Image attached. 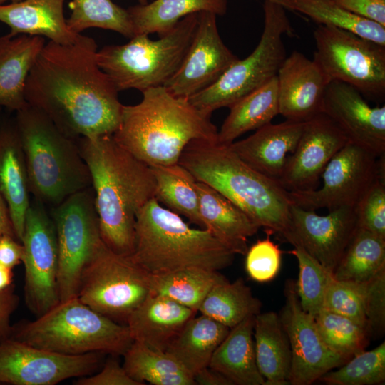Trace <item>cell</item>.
Instances as JSON below:
<instances>
[{"label": "cell", "instance_id": "1", "mask_svg": "<svg viewBox=\"0 0 385 385\" xmlns=\"http://www.w3.org/2000/svg\"><path fill=\"white\" fill-rule=\"evenodd\" d=\"M97 44L81 35L73 43H45L26 81L27 103L76 140L113 134L121 117L118 91L99 68Z\"/></svg>", "mask_w": 385, "mask_h": 385}, {"label": "cell", "instance_id": "2", "mask_svg": "<svg viewBox=\"0 0 385 385\" xmlns=\"http://www.w3.org/2000/svg\"><path fill=\"white\" fill-rule=\"evenodd\" d=\"M76 140L90 173L102 240L113 252L130 257L136 215L155 197L152 170L111 134Z\"/></svg>", "mask_w": 385, "mask_h": 385}, {"label": "cell", "instance_id": "3", "mask_svg": "<svg viewBox=\"0 0 385 385\" xmlns=\"http://www.w3.org/2000/svg\"><path fill=\"white\" fill-rule=\"evenodd\" d=\"M141 101L123 106L114 140L149 166L178 163L195 140H217L211 115L188 98L171 94L165 86L146 89Z\"/></svg>", "mask_w": 385, "mask_h": 385}, {"label": "cell", "instance_id": "4", "mask_svg": "<svg viewBox=\"0 0 385 385\" xmlns=\"http://www.w3.org/2000/svg\"><path fill=\"white\" fill-rule=\"evenodd\" d=\"M178 163L238 206L260 228L279 236L288 229L292 204L280 183L257 171L228 145L217 140H195Z\"/></svg>", "mask_w": 385, "mask_h": 385}, {"label": "cell", "instance_id": "5", "mask_svg": "<svg viewBox=\"0 0 385 385\" xmlns=\"http://www.w3.org/2000/svg\"><path fill=\"white\" fill-rule=\"evenodd\" d=\"M235 255L207 230L190 227L155 197L136 215L130 257L150 274L188 267L219 271L230 266Z\"/></svg>", "mask_w": 385, "mask_h": 385}, {"label": "cell", "instance_id": "6", "mask_svg": "<svg viewBox=\"0 0 385 385\" xmlns=\"http://www.w3.org/2000/svg\"><path fill=\"white\" fill-rule=\"evenodd\" d=\"M34 199L52 207L91 187L76 140L66 135L40 110L27 105L14 118Z\"/></svg>", "mask_w": 385, "mask_h": 385}, {"label": "cell", "instance_id": "7", "mask_svg": "<svg viewBox=\"0 0 385 385\" xmlns=\"http://www.w3.org/2000/svg\"><path fill=\"white\" fill-rule=\"evenodd\" d=\"M10 338L64 355L123 356L133 342L128 327L97 312L78 297L59 301L32 321L13 325Z\"/></svg>", "mask_w": 385, "mask_h": 385}, {"label": "cell", "instance_id": "8", "mask_svg": "<svg viewBox=\"0 0 385 385\" xmlns=\"http://www.w3.org/2000/svg\"><path fill=\"white\" fill-rule=\"evenodd\" d=\"M197 20L198 14L186 16L155 41L142 34L125 44L106 46L96 52L98 66L118 92L164 86L181 65Z\"/></svg>", "mask_w": 385, "mask_h": 385}, {"label": "cell", "instance_id": "9", "mask_svg": "<svg viewBox=\"0 0 385 385\" xmlns=\"http://www.w3.org/2000/svg\"><path fill=\"white\" fill-rule=\"evenodd\" d=\"M285 9L265 0L264 29L257 46L247 57L234 62L212 85L188 98L194 106L211 115L217 109L229 108L277 76L287 57L282 36L293 32Z\"/></svg>", "mask_w": 385, "mask_h": 385}, {"label": "cell", "instance_id": "10", "mask_svg": "<svg viewBox=\"0 0 385 385\" xmlns=\"http://www.w3.org/2000/svg\"><path fill=\"white\" fill-rule=\"evenodd\" d=\"M150 276L130 257L103 243L82 270L77 297L97 312L125 324L151 294Z\"/></svg>", "mask_w": 385, "mask_h": 385}, {"label": "cell", "instance_id": "11", "mask_svg": "<svg viewBox=\"0 0 385 385\" xmlns=\"http://www.w3.org/2000/svg\"><path fill=\"white\" fill-rule=\"evenodd\" d=\"M313 59L330 81L349 84L372 99L385 95V46L351 31L320 24Z\"/></svg>", "mask_w": 385, "mask_h": 385}, {"label": "cell", "instance_id": "12", "mask_svg": "<svg viewBox=\"0 0 385 385\" xmlns=\"http://www.w3.org/2000/svg\"><path fill=\"white\" fill-rule=\"evenodd\" d=\"M58 252L59 301L76 297L86 263L104 243L91 187L78 191L52 207Z\"/></svg>", "mask_w": 385, "mask_h": 385}, {"label": "cell", "instance_id": "13", "mask_svg": "<svg viewBox=\"0 0 385 385\" xmlns=\"http://www.w3.org/2000/svg\"><path fill=\"white\" fill-rule=\"evenodd\" d=\"M384 155L378 157L348 142L324 170L322 187L309 191L289 192L291 200L300 207L312 210L354 208L375 180L385 177Z\"/></svg>", "mask_w": 385, "mask_h": 385}, {"label": "cell", "instance_id": "14", "mask_svg": "<svg viewBox=\"0 0 385 385\" xmlns=\"http://www.w3.org/2000/svg\"><path fill=\"white\" fill-rule=\"evenodd\" d=\"M45 206L35 199L31 201L21 240L24 247L25 303L36 317L59 302L56 235Z\"/></svg>", "mask_w": 385, "mask_h": 385}, {"label": "cell", "instance_id": "15", "mask_svg": "<svg viewBox=\"0 0 385 385\" xmlns=\"http://www.w3.org/2000/svg\"><path fill=\"white\" fill-rule=\"evenodd\" d=\"M103 353L64 355L9 338L0 342V384L55 385L96 372Z\"/></svg>", "mask_w": 385, "mask_h": 385}, {"label": "cell", "instance_id": "16", "mask_svg": "<svg viewBox=\"0 0 385 385\" xmlns=\"http://www.w3.org/2000/svg\"><path fill=\"white\" fill-rule=\"evenodd\" d=\"M284 291L285 303L279 315L291 349L289 384L309 385L349 359L334 352L324 344L314 318L300 305L296 283L288 281Z\"/></svg>", "mask_w": 385, "mask_h": 385}, {"label": "cell", "instance_id": "17", "mask_svg": "<svg viewBox=\"0 0 385 385\" xmlns=\"http://www.w3.org/2000/svg\"><path fill=\"white\" fill-rule=\"evenodd\" d=\"M357 229L353 207H339L319 215L292 202L288 229L280 237L302 247L333 274Z\"/></svg>", "mask_w": 385, "mask_h": 385}, {"label": "cell", "instance_id": "18", "mask_svg": "<svg viewBox=\"0 0 385 385\" xmlns=\"http://www.w3.org/2000/svg\"><path fill=\"white\" fill-rule=\"evenodd\" d=\"M237 59L220 36L216 15L200 12L183 62L164 86L175 96L189 98L216 82Z\"/></svg>", "mask_w": 385, "mask_h": 385}, {"label": "cell", "instance_id": "19", "mask_svg": "<svg viewBox=\"0 0 385 385\" xmlns=\"http://www.w3.org/2000/svg\"><path fill=\"white\" fill-rule=\"evenodd\" d=\"M348 142L344 133L327 115L319 113L313 116L305 121L279 182L289 192L317 188L328 163Z\"/></svg>", "mask_w": 385, "mask_h": 385}, {"label": "cell", "instance_id": "20", "mask_svg": "<svg viewBox=\"0 0 385 385\" xmlns=\"http://www.w3.org/2000/svg\"><path fill=\"white\" fill-rule=\"evenodd\" d=\"M321 113L344 133L349 142L379 157L385 155V106L371 107L351 86L332 81L322 100Z\"/></svg>", "mask_w": 385, "mask_h": 385}, {"label": "cell", "instance_id": "21", "mask_svg": "<svg viewBox=\"0 0 385 385\" xmlns=\"http://www.w3.org/2000/svg\"><path fill=\"white\" fill-rule=\"evenodd\" d=\"M277 78L279 114L286 120L306 121L321 113L330 81L314 59L293 51L283 61Z\"/></svg>", "mask_w": 385, "mask_h": 385}, {"label": "cell", "instance_id": "22", "mask_svg": "<svg viewBox=\"0 0 385 385\" xmlns=\"http://www.w3.org/2000/svg\"><path fill=\"white\" fill-rule=\"evenodd\" d=\"M304 123L290 120L277 124L270 123L228 146L250 167L279 181L289 154L296 148Z\"/></svg>", "mask_w": 385, "mask_h": 385}, {"label": "cell", "instance_id": "23", "mask_svg": "<svg viewBox=\"0 0 385 385\" xmlns=\"http://www.w3.org/2000/svg\"><path fill=\"white\" fill-rule=\"evenodd\" d=\"M0 191L21 242L31 200L26 165L14 118L0 120Z\"/></svg>", "mask_w": 385, "mask_h": 385}, {"label": "cell", "instance_id": "24", "mask_svg": "<svg viewBox=\"0 0 385 385\" xmlns=\"http://www.w3.org/2000/svg\"><path fill=\"white\" fill-rule=\"evenodd\" d=\"M197 312L169 298L150 294L128 317L133 341L165 351L184 325Z\"/></svg>", "mask_w": 385, "mask_h": 385}, {"label": "cell", "instance_id": "25", "mask_svg": "<svg viewBox=\"0 0 385 385\" xmlns=\"http://www.w3.org/2000/svg\"><path fill=\"white\" fill-rule=\"evenodd\" d=\"M64 0H22L0 5V21L13 36L49 38L59 44L74 43L81 36L70 29L63 15Z\"/></svg>", "mask_w": 385, "mask_h": 385}, {"label": "cell", "instance_id": "26", "mask_svg": "<svg viewBox=\"0 0 385 385\" xmlns=\"http://www.w3.org/2000/svg\"><path fill=\"white\" fill-rule=\"evenodd\" d=\"M197 188L203 228L235 255H245L248 238L260 227L238 206L210 185L197 181Z\"/></svg>", "mask_w": 385, "mask_h": 385}, {"label": "cell", "instance_id": "27", "mask_svg": "<svg viewBox=\"0 0 385 385\" xmlns=\"http://www.w3.org/2000/svg\"><path fill=\"white\" fill-rule=\"evenodd\" d=\"M45 43L38 36H0V107L16 113L28 105L26 81Z\"/></svg>", "mask_w": 385, "mask_h": 385}, {"label": "cell", "instance_id": "28", "mask_svg": "<svg viewBox=\"0 0 385 385\" xmlns=\"http://www.w3.org/2000/svg\"><path fill=\"white\" fill-rule=\"evenodd\" d=\"M255 317H247L230 329L213 353L208 366L227 378L232 384L265 385L255 358Z\"/></svg>", "mask_w": 385, "mask_h": 385}, {"label": "cell", "instance_id": "29", "mask_svg": "<svg viewBox=\"0 0 385 385\" xmlns=\"http://www.w3.org/2000/svg\"><path fill=\"white\" fill-rule=\"evenodd\" d=\"M253 338L256 362L265 385H287L292 354L279 315L260 312L255 317Z\"/></svg>", "mask_w": 385, "mask_h": 385}, {"label": "cell", "instance_id": "30", "mask_svg": "<svg viewBox=\"0 0 385 385\" xmlns=\"http://www.w3.org/2000/svg\"><path fill=\"white\" fill-rule=\"evenodd\" d=\"M229 108L230 113L217 136V141L225 145H230L247 132L270 123L279 114L277 76Z\"/></svg>", "mask_w": 385, "mask_h": 385}, {"label": "cell", "instance_id": "31", "mask_svg": "<svg viewBox=\"0 0 385 385\" xmlns=\"http://www.w3.org/2000/svg\"><path fill=\"white\" fill-rule=\"evenodd\" d=\"M230 329L207 316L195 315L184 325L165 351L193 376L209 366L213 353Z\"/></svg>", "mask_w": 385, "mask_h": 385}, {"label": "cell", "instance_id": "32", "mask_svg": "<svg viewBox=\"0 0 385 385\" xmlns=\"http://www.w3.org/2000/svg\"><path fill=\"white\" fill-rule=\"evenodd\" d=\"M227 0H154L127 9L137 34H158L163 36L183 18L192 14L207 11L224 15Z\"/></svg>", "mask_w": 385, "mask_h": 385}, {"label": "cell", "instance_id": "33", "mask_svg": "<svg viewBox=\"0 0 385 385\" xmlns=\"http://www.w3.org/2000/svg\"><path fill=\"white\" fill-rule=\"evenodd\" d=\"M123 366L141 385H195L193 376L170 354L133 341L125 354Z\"/></svg>", "mask_w": 385, "mask_h": 385}, {"label": "cell", "instance_id": "34", "mask_svg": "<svg viewBox=\"0 0 385 385\" xmlns=\"http://www.w3.org/2000/svg\"><path fill=\"white\" fill-rule=\"evenodd\" d=\"M155 180V198L170 210L203 228L199 212L197 180L179 163L150 166Z\"/></svg>", "mask_w": 385, "mask_h": 385}, {"label": "cell", "instance_id": "35", "mask_svg": "<svg viewBox=\"0 0 385 385\" xmlns=\"http://www.w3.org/2000/svg\"><path fill=\"white\" fill-rule=\"evenodd\" d=\"M225 279L217 270L188 267L160 274H150V292L169 298L198 312L211 289Z\"/></svg>", "mask_w": 385, "mask_h": 385}, {"label": "cell", "instance_id": "36", "mask_svg": "<svg viewBox=\"0 0 385 385\" xmlns=\"http://www.w3.org/2000/svg\"><path fill=\"white\" fill-rule=\"evenodd\" d=\"M261 306L242 278L233 282L226 279L211 289L198 312L231 329L247 317L259 314Z\"/></svg>", "mask_w": 385, "mask_h": 385}, {"label": "cell", "instance_id": "37", "mask_svg": "<svg viewBox=\"0 0 385 385\" xmlns=\"http://www.w3.org/2000/svg\"><path fill=\"white\" fill-rule=\"evenodd\" d=\"M385 267V239L358 228L333 272L335 279L363 283Z\"/></svg>", "mask_w": 385, "mask_h": 385}, {"label": "cell", "instance_id": "38", "mask_svg": "<svg viewBox=\"0 0 385 385\" xmlns=\"http://www.w3.org/2000/svg\"><path fill=\"white\" fill-rule=\"evenodd\" d=\"M286 9L302 13L319 24L344 29L385 46V26L356 15L335 0H286Z\"/></svg>", "mask_w": 385, "mask_h": 385}, {"label": "cell", "instance_id": "39", "mask_svg": "<svg viewBox=\"0 0 385 385\" xmlns=\"http://www.w3.org/2000/svg\"><path fill=\"white\" fill-rule=\"evenodd\" d=\"M66 24L77 34L89 28L113 31L132 38L134 31L127 11L111 0H71Z\"/></svg>", "mask_w": 385, "mask_h": 385}, {"label": "cell", "instance_id": "40", "mask_svg": "<svg viewBox=\"0 0 385 385\" xmlns=\"http://www.w3.org/2000/svg\"><path fill=\"white\" fill-rule=\"evenodd\" d=\"M314 318L323 342L334 352L351 359L365 350L370 337L366 327L324 309Z\"/></svg>", "mask_w": 385, "mask_h": 385}, {"label": "cell", "instance_id": "41", "mask_svg": "<svg viewBox=\"0 0 385 385\" xmlns=\"http://www.w3.org/2000/svg\"><path fill=\"white\" fill-rule=\"evenodd\" d=\"M336 371L317 381L329 385H376L385 381V342L349 359Z\"/></svg>", "mask_w": 385, "mask_h": 385}, {"label": "cell", "instance_id": "42", "mask_svg": "<svg viewBox=\"0 0 385 385\" xmlns=\"http://www.w3.org/2000/svg\"><path fill=\"white\" fill-rule=\"evenodd\" d=\"M299 265L297 292L302 309L314 317L322 309L327 288L333 274L323 267L302 247L294 245L288 252Z\"/></svg>", "mask_w": 385, "mask_h": 385}, {"label": "cell", "instance_id": "43", "mask_svg": "<svg viewBox=\"0 0 385 385\" xmlns=\"http://www.w3.org/2000/svg\"><path fill=\"white\" fill-rule=\"evenodd\" d=\"M323 309L346 317L367 328L362 283L333 277L325 292Z\"/></svg>", "mask_w": 385, "mask_h": 385}, {"label": "cell", "instance_id": "44", "mask_svg": "<svg viewBox=\"0 0 385 385\" xmlns=\"http://www.w3.org/2000/svg\"><path fill=\"white\" fill-rule=\"evenodd\" d=\"M354 210L358 228L385 239V177L375 180Z\"/></svg>", "mask_w": 385, "mask_h": 385}, {"label": "cell", "instance_id": "45", "mask_svg": "<svg viewBox=\"0 0 385 385\" xmlns=\"http://www.w3.org/2000/svg\"><path fill=\"white\" fill-rule=\"evenodd\" d=\"M270 233L265 239L259 240L248 248L245 255V270L252 280L266 282L278 274L282 260V251L271 240Z\"/></svg>", "mask_w": 385, "mask_h": 385}, {"label": "cell", "instance_id": "46", "mask_svg": "<svg viewBox=\"0 0 385 385\" xmlns=\"http://www.w3.org/2000/svg\"><path fill=\"white\" fill-rule=\"evenodd\" d=\"M364 312L371 336L381 335L385 329V267L362 283Z\"/></svg>", "mask_w": 385, "mask_h": 385}, {"label": "cell", "instance_id": "47", "mask_svg": "<svg viewBox=\"0 0 385 385\" xmlns=\"http://www.w3.org/2000/svg\"><path fill=\"white\" fill-rule=\"evenodd\" d=\"M76 385H141L131 378L123 365L113 358L107 360L98 372L78 378Z\"/></svg>", "mask_w": 385, "mask_h": 385}, {"label": "cell", "instance_id": "48", "mask_svg": "<svg viewBox=\"0 0 385 385\" xmlns=\"http://www.w3.org/2000/svg\"><path fill=\"white\" fill-rule=\"evenodd\" d=\"M340 6L362 18L385 26V0H335Z\"/></svg>", "mask_w": 385, "mask_h": 385}, {"label": "cell", "instance_id": "49", "mask_svg": "<svg viewBox=\"0 0 385 385\" xmlns=\"http://www.w3.org/2000/svg\"><path fill=\"white\" fill-rule=\"evenodd\" d=\"M19 297L13 283L0 292V342L10 338L13 325L11 317L18 307Z\"/></svg>", "mask_w": 385, "mask_h": 385}, {"label": "cell", "instance_id": "50", "mask_svg": "<svg viewBox=\"0 0 385 385\" xmlns=\"http://www.w3.org/2000/svg\"><path fill=\"white\" fill-rule=\"evenodd\" d=\"M24 247L18 239L11 235L0 236V265L11 269L22 263Z\"/></svg>", "mask_w": 385, "mask_h": 385}, {"label": "cell", "instance_id": "51", "mask_svg": "<svg viewBox=\"0 0 385 385\" xmlns=\"http://www.w3.org/2000/svg\"><path fill=\"white\" fill-rule=\"evenodd\" d=\"M195 384L200 385H233L222 374L207 366L193 376Z\"/></svg>", "mask_w": 385, "mask_h": 385}, {"label": "cell", "instance_id": "52", "mask_svg": "<svg viewBox=\"0 0 385 385\" xmlns=\"http://www.w3.org/2000/svg\"><path fill=\"white\" fill-rule=\"evenodd\" d=\"M2 235L16 237L7 203L0 191V236Z\"/></svg>", "mask_w": 385, "mask_h": 385}, {"label": "cell", "instance_id": "53", "mask_svg": "<svg viewBox=\"0 0 385 385\" xmlns=\"http://www.w3.org/2000/svg\"><path fill=\"white\" fill-rule=\"evenodd\" d=\"M14 281L12 269L0 265V292L6 289Z\"/></svg>", "mask_w": 385, "mask_h": 385}, {"label": "cell", "instance_id": "54", "mask_svg": "<svg viewBox=\"0 0 385 385\" xmlns=\"http://www.w3.org/2000/svg\"><path fill=\"white\" fill-rule=\"evenodd\" d=\"M268 1H272L277 2V3L282 5L286 9V0H268Z\"/></svg>", "mask_w": 385, "mask_h": 385}, {"label": "cell", "instance_id": "55", "mask_svg": "<svg viewBox=\"0 0 385 385\" xmlns=\"http://www.w3.org/2000/svg\"><path fill=\"white\" fill-rule=\"evenodd\" d=\"M22 0H0V5L4 4L6 2L9 1V3L18 2Z\"/></svg>", "mask_w": 385, "mask_h": 385}, {"label": "cell", "instance_id": "56", "mask_svg": "<svg viewBox=\"0 0 385 385\" xmlns=\"http://www.w3.org/2000/svg\"><path fill=\"white\" fill-rule=\"evenodd\" d=\"M140 2V4H147V0H138Z\"/></svg>", "mask_w": 385, "mask_h": 385}, {"label": "cell", "instance_id": "57", "mask_svg": "<svg viewBox=\"0 0 385 385\" xmlns=\"http://www.w3.org/2000/svg\"><path fill=\"white\" fill-rule=\"evenodd\" d=\"M0 120H1V117H0Z\"/></svg>", "mask_w": 385, "mask_h": 385}]
</instances>
